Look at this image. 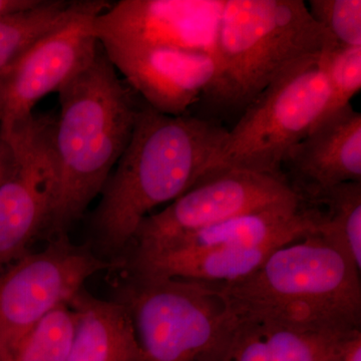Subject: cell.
Listing matches in <instances>:
<instances>
[{"instance_id":"1","label":"cell","mask_w":361,"mask_h":361,"mask_svg":"<svg viewBox=\"0 0 361 361\" xmlns=\"http://www.w3.org/2000/svg\"><path fill=\"white\" fill-rule=\"evenodd\" d=\"M228 130L206 116H168L144 106L94 216L106 250L133 243L155 207L175 201L216 167Z\"/></svg>"},{"instance_id":"2","label":"cell","mask_w":361,"mask_h":361,"mask_svg":"<svg viewBox=\"0 0 361 361\" xmlns=\"http://www.w3.org/2000/svg\"><path fill=\"white\" fill-rule=\"evenodd\" d=\"M58 92V186L47 228L56 237L65 236L103 191L129 145L140 110L101 44L89 65Z\"/></svg>"},{"instance_id":"3","label":"cell","mask_w":361,"mask_h":361,"mask_svg":"<svg viewBox=\"0 0 361 361\" xmlns=\"http://www.w3.org/2000/svg\"><path fill=\"white\" fill-rule=\"evenodd\" d=\"M216 286L240 319L334 336L361 332L360 270L316 233L279 247L248 277Z\"/></svg>"},{"instance_id":"4","label":"cell","mask_w":361,"mask_h":361,"mask_svg":"<svg viewBox=\"0 0 361 361\" xmlns=\"http://www.w3.org/2000/svg\"><path fill=\"white\" fill-rule=\"evenodd\" d=\"M302 0H224L203 99L218 113L242 114L282 73L336 47Z\"/></svg>"},{"instance_id":"5","label":"cell","mask_w":361,"mask_h":361,"mask_svg":"<svg viewBox=\"0 0 361 361\" xmlns=\"http://www.w3.org/2000/svg\"><path fill=\"white\" fill-rule=\"evenodd\" d=\"M128 278L116 301L129 313L141 361H225L239 318L216 284Z\"/></svg>"},{"instance_id":"6","label":"cell","mask_w":361,"mask_h":361,"mask_svg":"<svg viewBox=\"0 0 361 361\" xmlns=\"http://www.w3.org/2000/svg\"><path fill=\"white\" fill-rule=\"evenodd\" d=\"M324 51L291 66L247 106L228 130L215 169L284 178L285 157L314 129L329 104Z\"/></svg>"},{"instance_id":"7","label":"cell","mask_w":361,"mask_h":361,"mask_svg":"<svg viewBox=\"0 0 361 361\" xmlns=\"http://www.w3.org/2000/svg\"><path fill=\"white\" fill-rule=\"evenodd\" d=\"M123 267L58 236L42 251L26 253L0 270V361H6L45 315L70 303L92 275Z\"/></svg>"},{"instance_id":"8","label":"cell","mask_w":361,"mask_h":361,"mask_svg":"<svg viewBox=\"0 0 361 361\" xmlns=\"http://www.w3.org/2000/svg\"><path fill=\"white\" fill-rule=\"evenodd\" d=\"M109 6L103 0L73 1L65 20L0 75V134L32 118L42 97L58 92L89 65L99 47L94 20Z\"/></svg>"},{"instance_id":"9","label":"cell","mask_w":361,"mask_h":361,"mask_svg":"<svg viewBox=\"0 0 361 361\" xmlns=\"http://www.w3.org/2000/svg\"><path fill=\"white\" fill-rule=\"evenodd\" d=\"M284 178L235 168L211 171L135 232V250H149L242 214L303 203Z\"/></svg>"},{"instance_id":"10","label":"cell","mask_w":361,"mask_h":361,"mask_svg":"<svg viewBox=\"0 0 361 361\" xmlns=\"http://www.w3.org/2000/svg\"><path fill=\"white\" fill-rule=\"evenodd\" d=\"M54 122L32 116L0 134L14 154L13 167L0 185V270L25 255L51 220L58 186Z\"/></svg>"},{"instance_id":"11","label":"cell","mask_w":361,"mask_h":361,"mask_svg":"<svg viewBox=\"0 0 361 361\" xmlns=\"http://www.w3.org/2000/svg\"><path fill=\"white\" fill-rule=\"evenodd\" d=\"M224 0H121L94 20L103 47H171L214 56Z\"/></svg>"},{"instance_id":"12","label":"cell","mask_w":361,"mask_h":361,"mask_svg":"<svg viewBox=\"0 0 361 361\" xmlns=\"http://www.w3.org/2000/svg\"><path fill=\"white\" fill-rule=\"evenodd\" d=\"M103 49L147 106L164 115H186L215 77V59L208 52L171 47Z\"/></svg>"},{"instance_id":"13","label":"cell","mask_w":361,"mask_h":361,"mask_svg":"<svg viewBox=\"0 0 361 361\" xmlns=\"http://www.w3.org/2000/svg\"><path fill=\"white\" fill-rule=\"evenodd\" d=\"M282 174L302 201L317 205L331 188L361 182V115L348 104L322 121L285 157Z\"/></svg>"},{"instance_id":"14","label":"cell","mask_w":361,"mask_h":361,"mask_svg":"<svg viewBox=\"0 0 361 361\" xmlns=\"http://www.w3.org/2000/svg\"><path fill=\"white\" fill-rule=\"evenodd\" d=\"M71 304L78 322L66 361H141L134 326L122 303L97 298L82 289Z\"/></svg>"},{"instance_id":"15","label":"cell","mask_w":361,"mask_h":361,"mask_svg":"<svg viewBox=\"0 0 361 361\" xmlns=\"http://www.w3.org/2000/svg\"><path fill=\"white\" fill-rule=\"evenodd\" d=\"M317 205L326 206L327 210L322 211L316 234L360 270L361 182L331 188Z\"/></svg>"},{"instance_id":"16","label":"cell","mask_w":361,"mask_h":361,"mask_svg":"<svg viewBox=\"0 0 361 361\" xmlns=\"http://www.w3.org/2000/svg\"><path fill=\"white\" fill-rule=\"evenodd\" d=\"M73 1L37 0L27 8L0 14V75L39 37L70 14Z\"/></svg>"},{"instance_id":"17","label":"cell","mask_w":361,"mask_h":361,"mask_svg":"<svg viewBox=\"0 0 361 361\" xmlns=\"http://www.w3.org/2000/svg\"><path fill=\"white\" fill-rule=\"evenodd\" d=\"M255 322L262 329L272 361H341L350 342L361 336L316 334Z\"/></svg>"},{"instance_id":"18","label":"cell","mask_w":361,"mask_h":361,"mask_svg":"<svg viewBox=\"0 0 361 361\" xmlns=\"http://www.w3.org/2000/svg\"><path fill=\"white\" fill-rule=\"evenodd\" d=\"M78 322V311L61 304L39 320L6 361H66Z\"/></svg>"},{"instance_id":"19","label":"cell","mask_w":361,"mask_h":361,"mask_svg":"<svg viewBox=\"0 0 361 361\" xmlns=\"http://www.w3.org/2000/svg\"><path fill=\"white\" fill-rule=\"evenodd\" d=\"M324 61L330 96L319 123L350 104V99L360 92L361 47L336 45L324 51Z\"/></svg>"},{"instance_id":"20","label":"cell","mask_w":361,"mask_h":361,"mask_svg":"<svg viewBox=\"0 0 361 361\" xmlns=\"http://www.w3.org/2000/svg\"><path fill=\"white\" fill-rule=\"evenodd\" d=\"M307 7L336 45L361 47V0H310Z\"/></svg>"},{"instance_id":"21","label":"cell","mask_w":361,"mask_h":361,"mask_svg":"<svg viewBox=\"0 0 361 361\" xmlns=\"http://www.w3.org/2000/svg\"><path fill=\"white\" fill-rule=\"evenodd\" d=\"M225 361H272L257 322L239 318L238 330Z\"/></svg>"},{"instance_id":"22","label":"cell","mask_w":361,"mask_h":361,"mask_svg":"<svg viewBox=\"0 0 361 361\" xmlns=\"http://www.w3.org/2000/svg\"><path fill=\"white\" fill-rule=\"evenodd\" d=\"M14 161L13 149L11 144L0 135V185L8 175Z\"/></svg>"},{"instance_id":"23","label":"cell","mask_w":361,"mask_h":361,"mask_svg":"<svg viewBox=\"0 0 361 361\" xmlns=\"http://www.w3.org/2000/svg\"><path fill=\"white\" fill-rule=\"evenodd\" d=\"M37 0H0V14L13 13L27 8L37 4Z\"/></svg>"},{"instance_id":"24","label":"cell","mask_w":361,"mask_h":361,"mask_svg":"<svg viewBox=\"0 0 361 361\" xmlns=\"http://www.w3.org/2000/svg\"><path fill=\"white\" fill-rule=\"evenodd\" d=\"M341 361H361V336L350 342Z\"/></svg>"}]
</instances>
